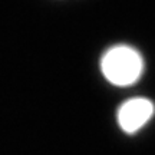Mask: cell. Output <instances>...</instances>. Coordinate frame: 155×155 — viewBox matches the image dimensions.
<instances>
[{
	"instance_id": "obj_1",
	"label": "cell",
	"mask_w": 155,
	"mask_h": 155,
	"mask_svg": "<svg viewBox=\"0 0 155 155\" xmlns=\"http://www.w3.org/2000/svg\"><path fill=\"white\" fill-rule=\"evenodd\" d=\"M99 68L108 83L116 88H128L141 81L145 72V59L131 45H114L101 56Z\"/></svg>"
},
{
	"instance_id": "obj_2",
	"label": "cell",
	"mask_w": 155,
	"mask_h": 155,
	"mask_svg": "<svg viewBox=\"0 0 155 155\" xmlns=\"http://www.w3.org/2000/svg\"><path fill=\"white\" fill-rule=\"evenodd\" d=\"M155 115V104L148 98L135 96L122 102L116 111V124L128 135L139 132Z\"/></svg>"
}]
</instances>
